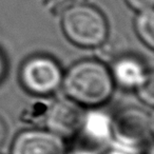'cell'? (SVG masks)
<instances>
[{
	"label": "cell",
	"mask_w": 154,
	"mask_h": 154,
	"mask_svg": "<svg viewBox=\"0 0 154 154\" xmlns=\"http://www.w3.org/2000/svg\"><path fill=\"white\" fill-rule=\"evenodd\" d=\"M61 87L66 96L78 105L98 107L111 98L114 82L111 72L103 61L85 59L66 71Z\"/></svg>",
	"instance_id": "1"
},
{
	"label": "cell",
	"mask_w": 154,
	"mask_h": 154,
	"mask_svg": "<svg viewBox=\"0 0 154 154\" xmlns=\"http://www.w3.org/2000/svg\"><path fill=\"white\" fill-rule=\"evenodd\" d=\"M61 28L71 42L82 48H99L109 36L105 15L90 5L66 9L61 17Z\"/></svg>",
	"instance_id": "2"
},
{
	"label": "cell",
	"mask_w": 154,
	"mask_h": 154,
	"mask_svg": "<svg viewBox=\"0 0 154 154\" xmlns=\"http://www.w3.org/2000/svg\"><path fill=\"white\" fill-rule=\"evenodd\" d=\"M111 135L125 149L145 147L153 135L152 116L140 108H124L111 119Z\"/></svg>",
	"instance_id": "3"
},
{
	"label": "cell",
	"mask_w": 154,
	"mask_h": 154,
	"mask_svg": "<svg viewBox=\"0 0 154 154\" xmlns=\"http://www.w3.org/2000/svg\"><path fill=\"white\" fill-rule=\"evenodd\" d=\"M61 68L49 56L37 55L26 60L20 70V80L30 93L47 96L61 87Z\"/></svg>",
	"instance_id": "4"
},
{
	"label": "cell",
	"mask_w": 154,
	"mask_h": 154,
	"mask_svg": "<svg viewBox=\"0 0 154 154\" xmlns=\"http://www.w3.org/2000/svg\"><path fill=\"white\" fill-rule=\"evenodd\" d=\"M85 118L82 108L70 98L58 99L47 110L45 122L48 130L61 136L73 137L80 132Z\"/></svg>",
	"instance_id": "5"
},
{
	"label": "cell",
	"mask_w": 154,
	"mask_h": 154,
	"mask_svg": "<svg viewBox=\"0 0 154 154\" xmlns=\"http://www.w3.org/2000/svg\"><path fill=\"white\" fill-rule=\"evenodd\" d=\"M11 154H66V146L61 136L48 129H30L16 136Z\"/></svg>",
	"instance_id": "6"
},
{
	"label": "cell",
	"mask_w": 154,
	"mask_h": 154,
	"mask_svg": "<svg viewBox=\"0 0 154 154\" xmlns=\"http://www.w3.org/2000/svg\"><path fill=\"white\" fill-rule=\"evenodd\" d=\"M114 84L125 89H136L152 73L136 56L124 55L114 59L110 70Z\"/></svg>",
	"instance_id": "7"
},
{
	"label": "cell",
	"mask_w": 154,
	"mask_h": 154,
	"mask_svg": "<svg viewBox=\"0 0 154 154\" xmlns=\"http://www.w3.org/2000/svg\"><path fill=\"white\" fill-rule=\"evenodd\" d=\"M80 131L88 140L95 143H103L111 136V119L101 112L91 111L85 114Z\"/></svg>",
	"instance_id": "8"
},
{
	"label": "cell",
	"mask_w": 154,
	"mask_h": 154,
	"mask_svg": "<svg viewBox=\"0 0 154 154\" xmlns=\"http://www.w3.org/2000/svg\"><path fill=\"white\" fill-rule=\"evenodd\" d=\"M135 30L143 43L150 49L154 48V12L153 9L138 12L135 19Z\"/></svg>",
	"instance_id": "9"
},
{
	"label": "cell",
	"mask_w": 154,
	"mask_h": 154,
	"mask_svg": "<svg viewBox=\"0 0 154 154\" xmlns=\"http://www.w3.org/2000/svg\"><path fill=\"white\" fill-rule=\"evenodd\" d=\"M137 93V96L143 103L146 105L152 107L154 103V80H153V73L147 77V79L135 89Z\"/></svg>",
	"instance_id": "10"
},
{
	"label": "cell",
	"mask_w": 154,
	"mask_h": 154,
	"mask_svg": "<svg viewBox=\"0 0 154 154\" xmlns=\"http://www.w3.org/2000/svg\"><path fill=\"white\" fill-rule=\"evenodd\" d=\"M129 7L137 12L153 9L154 0H126Z\"/></svg>",
	"instance_id": "11"
},
{
	"label": "cell",
	"mask_w": 154,
	"mask_h": 154,
	"mask_svg": "<svg viewBox=\"0 0 154 154\" xmlns=\"http://www.w3.org/2000/svg\"><path fill=\"white\" fill-rule=\"evenodd\" d=\"M7 134H8L7 126H5V122L0 118V147H1V146L3 145V143L5 141Z\"/></svg>",
	"instance_id": "12"
},
{
	"label": "cell",
	"mask_w": 154,
	"mask_h": 154,
	"mask_svg": "<svg viewBox=\"0 0 154 154\" xmlns=\"http://www.w3.org/2000/svg\"><path fill=\"white\" fill-rule=\"evenodd\" d=\"M7 72V61L1 53H0V82L3 79V77Z\"/></svg>",
	"instance_id": "13"
},
{
	"label": "cell",
	"mask_w": 154,
	"mask_h": 154,
	"mask_svg": "<svg viewBox=\"0 0 154 154\" xmlns=\"http://www.w3.org/2000/svg\"><path fill=\"white\" fill-rule=\"evenodd\" d=\"M103 154H131L128 149L126 150H120V149H113L109 150V151L105 152Z\"/></svg>",
	"instance_id": "14"
}]
</instances>
